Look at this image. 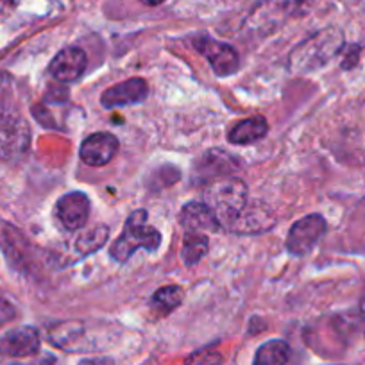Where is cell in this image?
<instances>
[{"label":"cell","mask_w":365,"mask_h":365,"mask_svg":"<svg viewBox=\"0 0 365 365\" xmlns=\"http://www.w3.org/2000/svg\"><path fill=\"white\" fill-rule=\"evenodd\" d=\"M274 226V217L269 210H259L251 206L247 208L245 206L230 224H227V230L233 231V233H242V235H252V233H262V231L270 230Z\"/></svg>","instance_id":"cell-16"},{"label":"cell","mask_w":365,"mask_h":365,"mask_svg":"<svg viewBox=\"0 0 365 365\" xmlns=\"http://www.w3.org/2000/svg\"><path fill=\"white\" fill-rule=\"evenodd\" d=\"M31 145V129L16 110L0 111V158L19 161Z\"/></svg>","instance_id":"cell-4"},{"label":"cell","mask_w":365,"mask_h":365,"mask_svg":"<svg viewBox=\"0 0 365 365\" xmlns=\"http://www.w3.org/2000/svg\"><path fill=\"white\" fill-rule=\"evenodd\" d=\"M16 110L15 91H13V79L9 73L0 72V111Z\"/></svg>","instance_id":"cell-22"},{"label":"cell","mask_w":365,"mask_h":365,"mask_svg":"<svg viewBox=\"0 0 365 365\" xmlns=\"http://www.w3.org/2000/svg\"><path fill=\"white\" fill-rule=\"evenodd\" d=\"M84 324L79 321H63L56 322L48 328V340L52 346L65 351H81L88 349L84 346Z\"/></svg>","instance_id":"cell-15"},{"label":"cell","mask_w":365,"mask_h":365,"mask_svg":"<svg viewBox=\"0 0 365 365\" xmlns=\"http://www.w3.org/2000/svg\"><path fill=\"white\" fill-rule=\"evenodd\" d=\"M187 365H222V356L219 353H202L188 361Z\"/></svg>","instance_id":"cell-24"},{"label":"cell","mask_w":365,"mask_h":365,"mask_svg":"<svg viewBox=\"0 0 365 365\" xmlns=\"http://www.w3.org/2000/svg\"><path fill=\"white\" fill-rule=\"evenodd\" d=\"M140 2L145 6H160V4H163L165 0H140Z\"/></svg>","instance_id":"cell-27"},{"label":"cell","mask_w":365,"mask_h":365,"mask_svg":"<svg viewBox=\"0 0 365 365\" xmlns=\"http://www.w3.org/2000/svg\"><path fill=\"white\" fill-rule=\"evenodd\" d=\"M108 237H110V230H108V226H104V224L83 231V235H81L76 242L77 252L83 256H88L91 255V252L99 251V249L104 247V244L108 242Z\"/></svg>","instance_id":"cell-20"},{"label":"cell","mask_w":365,"mask_h":365,"mask_svg":"<svg viewBox=\"0 0 365 365\" xmlns=\"http://www.w3.org/2000/svg\"><path fill=\"white\" fill-rule=\"evenodd\" d=\"M205 202L215 212L220 226L226 227L247 206V187L238 178L219 179L206 187Z\"/></svg>","instance_id":"cell-2"},{"label":"cell","mask_w":365,"mask_h":365,"mask_svg":"<svg viewBox=\"0 0 365 365\" xmlns=\"http://www.w3.org/2000/svg\"><path fill=\"white\" fill-rule=\"evenodd\" d=\"M147 217L149 215L145 210H136L129 215L124 231L111 247V258L117 259L118 263H125L135 255L136 249H145L149 252L158 251L161 235L158 230L147 226Z\"/></svg>","instance_id":"cell-1"},{"label":"cell","mask_w":365,"mask_h":365,"mask_svg":"<svg viewBox=\"0 0 365 365\" xmlns=\"http://www.w3.org/2000/svg\"><path fill=\"white\" fill-rule=\"evenodd\" d=\"M86 52L79 47H66L51 61V73L56 81L66 84L79 79L86 70Z\"/></svg>","instance_id":"cell-12"},{"label":"cell","mask_w":365,"mask_h":365,"mask_svg":"<svg viewBox=\"0 0 365 365\" xmlns=\"http://www.w3.org/2000/svg\"><path fill=\"white\" fill-rule=\"evenodd\" d=\"M179 224L187 231H219L220 222L215 212L206 202L192 201L185 205L179 213Z\"/></svg>","instance_id":"cell-14"},{"label":"cell","mask_w":365,"mask_h":365,"mask_svg":"<svg viewBox=\"0 0 365 365\" xmlns=\"http://www.w3.org/2000/svg\"><path fill=\"white\" fill-rule=\"evenodd\" d=\"M342 47V34L336 29H326L297 45L290 54L292 72H308L328 63Z\"/></svg>","instance_id":"cell-3"},{"label":"cell","mask_w":365,"mask_h":365,"mask_svg":"<svg viewBox=\"0 0 365 365\" xmlns=\"http://www.w3.org/2000/svg\"><path fill=\"white\" fill-rule=\"evenodd\" d=\"M40 351V333L33 326L11 329L0 340V353L13 358L33 356Z\"/></svg>","instance_id":"cell-13"},{"label":"cell","mask_w":365,"mask_h":365,"mask_svg":"<svg viewBox=\"0 0 365 365\" xmlns=\"http://www.w3.org/2000/svg\"><path fill=\"white\" fill-rule=\"evenodd\" d=\"M181 303H182V289L178 285L161 287V289L156 290L153 296V307H156L158 310L165 312V314L175 310Z\"/></svg>","instance_id":"cell-21"},{"label":"cell","mask_w":365,"mask_h":365,"mask_svg":"<svg viewBox=\"0 0 365 365\" xmlns=\"http://www.w3.org/2000/svg\"><path fill=\"white\" fill-rule=\"evenodd\" d=\"M194 47L208 59L215 76L230 77L237 73L238 66H240V59H238V52L230 43H224V41L213 40V38L208 36H201L195 38Z\"/></svg>","instance_id":"cell-7"},{"label":"cell","mask_w":365,"mask_h":365,"mask_svg":"<svg viewBox=\"0 0 365 365\" xmlns=\"http://www.w3.org/2000/svg\"><path fill=\"white\" fill-rule=\"evenodd\" d=\"M34 365H56V360L52 356H45L43 360L36 361V364H34Z\"/></svg>","instance_id":"cell-26"},{"label":"cell","mask_w":365,"mask_h":365,"mask_svg":"<svg viewBox=\"0 0 365 365\" xmlns=\"http://www.w3.org/2000/svg\"><path fill=\"white\" fill-rule=\"evenodd\" d=\"M8 6H11V0H0V13L4 11Z\"/></svg>","instance_id":"cell-28"},{"label":"cell","mask_w":365,"mask_h":365,"mask_svg":"<svg viewBox=\"0 0 365 365\" xmlns=\"http://www.w3.org/2000/svg\"><path fill=\"white\" fill-rule=\"evenodd\" d=\"M117 136L111 133H93L88 136L79 149V158L88 167H104L118 153Z\"/></svg>","instance_id":"cell-10"},{"label":"cell","mask_w":365,"mask_h":365,"mask_svg":"<svg viewBox=\"0 0 365 365\" xmlns=\"http://www.w3.org/2000/svg\"><path fill=\"white\" fill-rule=\"evenodd\" d=\"M210 240L206 235L197 233V231H187L185 238H182V249L181 258L187 267H194L208 255Z\"/></svg>","instance_id":"cell-18"},{"label":"cell","mask_w":365,"mask_h":365,"mask_svg":"<svg viewBox=\"0 0 365 365\" xmlns=\"http://www.w3.org/2000/svg\"><path fill=\"white\" fill-rule=\"evenodd\" d=\"M240 167V161L222 149L206 150L194 167V181L213 182Z\"/></svg>","instance_id":"cell-8"},{"label":"cell","mask_w":365,"mask_h":365,"mask_svg":"<svg viewBox=\"0 0 365 365\" xmlns=\"http://www.w3.org/2000/svg\"><path fill=\"white\" fill-rule=\"evenodd\" d=\"M299 8V0H263L249 15L247 29L251 33L267 34L282 27Z\"/></svg>","instance_id":"cell-5"},{"label":"cell","mask_w":365,"mask_h":365,"mask_svg":"<svg viewBox=\"0 0 365 365\" xmlns=\"http://www.w3.org/2000/svg\"><path fill=\"white\" fill-rule=\"evenodd\" d=\"M149 96V84L142 77H133V79L118 83L115 86H110L101 97V104L108 110L122 106H133L140 104Z\"/></svg>","instance_id":"cell-9"},{"label":"cell","mask_w":365,"mask_h":365,"mask_svg":"<svg viewBox=\"0 0 365 365\" xmlns=\"http://www.w3.org/2000/svg\"><path fill=\"white\" fill-rule=\"evenodd\" d=\"M290 360V347L285 340H269L262 344L255 354L252 365H287Z\"/></svg>","instance_id":"cell-19"},{"label":"cell","mask_w":365,"mask_h":365,"mask_svg":"<svg viewBox=\"0 0 365 365\" xmlns=\"http://www.w3.org/2000/svg\"><path fill=\"white\" fill-rule=\"evenodd\" d=\"M16 317V308L13 307L11 301L6 297H0V324H8Z\"/></svg>","instance_id":"cell-23"},{"label":"cell","mask_w":365,"mask_h":365,"mask_svg":"<svg viewBox=\"0 0 365 365\" xmlns=\"http://www.w3.org/2000/svg\"><path fill=\"white\" fill-rule=\"evenodd\" d=\"M79 365H113L108 358H91V360H81Z\"/></svg>","instance_id":"cell-25"},{"label":"cell","mask_w":365,"mask_h":365,"mask_svg":"<svg viewBox=\"0 0 365 365\" xmlns=\"http://www.w3.org/2000/svg\"><path fill=\"white\" fill-rule=\"evenodd\" d=\"M326 233V220L322 215H307L294 222L287 237V251L294 256H304L319 244Z\"/></svg>","instance_id":"cell-6"},{"label":"cell","mask_w":365,"mask_h":365,"mask_svg":"<svg viewBox=\"0 0 365 365\" xmlns=\"http://www.w3.org/2000/svg\"><path fill=\"white\" fill-rule=\"evenodd\" d=\"M361 312H364V315H365V294H364V297H361Z\"/></svg>","instance_id":"cell-29"},{"label":"cell","mask_w":365,"mask_h":365,"mask_svg":"<svg viewBox=\"0 0 365 365\" xmlns=\"http://www.w3.org/2000/svg\"><path fill=\"white\" fill-rule=\"evenodd\" d=\"M269 131V124L263 117H251L240 120L233 129L230 131L227 138L235 145H251V143L258 142Z\"/></svg>","instance_id":"cell-17"},{"label":"cell","mask_w":365,"mask_h":365,"mask_svg":"<svg viewBox=\"0 0 365 365\" xmlns=\"http://www.w3.org/2000/svg\"><path fill=\"white\" fill-rule=\"evenodd\" d=\"M56 217L65 226V230H81L90 217V199L83 192L65 194L56 202Z\"/></svg>","instance_id":"cell-11"}]
</instances>
